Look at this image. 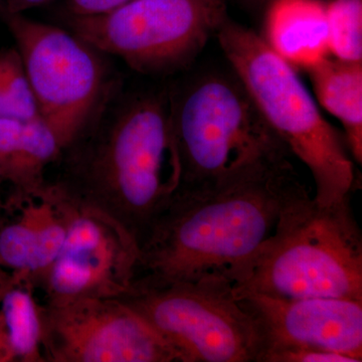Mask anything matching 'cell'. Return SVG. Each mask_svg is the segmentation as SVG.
<instances>
[{"label": "cell", "mask_w": 362, "mask_h": 362, "mask_svg": "<svg viewBox=\"0 0 362 362\" xmlns=\"http://www.w3.org/2000/svg\"><path fill=\"white\" fill-rule=\"evenodd\" d=\"M61 154L56 135L40 116L26 121L0 117V176L9 187H42Z\"/></svg>", "instance_id": "14"}, {"label": "cell", "mask_w": 362, "mask_h": 362, "mask_svg": "<svg viewBox=\"0 0 362 362\" xmlns=\"http://www.w3.org/2000/svg\"><path fill=\"white\" fill-rule=\"evenodd\" d=\"M54 182L81 206L110 216L137 247L180 187L170 97L142 93L106 103L62 151Z\"/></svg>", "instance_id": "2"}, {"label": "cell", "mask_w": 362, "mask_h": 362, "mask_svg": "<svg viewBox=\"0 0 362 362\" xmlns=\"http://www.w3.org/2000/svg\"><path fill=\"white\" fill-rule=\"evenodd\" d=\"M132 0H69L71 16H102L120 8Z\"/></svg>", "instance_id": "20"}, {"label": "cell", "mask_w": 362, "mask_h": 362, "mask_svg": "<svg viewBox=\"0 0 362 362\" xmlns=\"http://www.w3.org/2000/svg\"><path fill=\"white\" fill-rule=\"evenodd\" d=\"M40 312L45 362H180L175 350L119 298L40 301Z\"/></svg>", "instance_id": "9"}, {"label": "cell", "mask_w": 362, "mask_h": 362, "mask_svg": "<svg viewBox=\"0 0 362 362\" xmlns=\"http://www.w3.org/2000/svg\"><path fill=\"white\" fill-rule=\"evenodd\" d=\"M170 105L181 165L177 189L214 187L291 160L235 75L195 78Z\"/></svg>", "instance_id": "5"}, {"label": "cell", "mask_w": 362, "mask_h": 362, "mask_svg": "<svg viewBox=\"0 0 362 362\" xmlns=\"http://www.w3.org/2000/svg\"><path fill=\"white\" fill-rule=\"evenodd\" d=\"M261 362H357L345 354L310 347H293L274 350L263 357Z\"/></svg>", "instance_id": "19"}, {"label": "cell", "mask_w": 362, "mask_h": 362, "mask_svg": "<svg viewBox=\"0 0 362 362\" xmlns=\"http://www.w3.org/2000/svg\"><path fill=\"white\" fill-rule=\"evenodd\" d=\"M233 74L267 123L309 168L321 206L344 201L356 182L345 139L319 111L295 69L261 35L226 18L216 33Z\"/></svg>", "instance_id": "4"}, {"label": "cell", "mask_w": 362, "mask_h": 362, "mask_svg": "<svg viewBox=\"0 0 362 362\" xmlns=\"http://www.w3.org/2000/svg\"><path fill=\"white\" fill-rule=\"evenodd\" d=\"M235 297L258 331L259 362L269 352L293 347L338 352L362 361L361 300L280 298L258 293Z\"/></svg>", "instance_id": "11"}, {"label": "cell", "mask_w": 362, "mask_h": 362, "mask_svg": "<svg viewBox=\"0 0 362 362\" xmlns=\"http://www.w3.org/2000/svg\"><path fill=\"white\" fill-rule=\"evenodd\" d=\"M228 18L226 0H132L102 16L69 18L71 33L144 75L185 68Z\"/></svg>", "instance_id": "8"}, {"label": "cell", "mask_w": 362, "mask_h": 362, "mask_svg": "<svg viewBox=\"0 0 362 362\" xmlns=\"http://www.w3.org/2000/svg\"><path fill=\"white\" fill-rule=\"evenodd\" d=\"M243 1L252 6H267L271 0H243Z\"/></svg>", "instance_id": "23"}, {"label": "cell", "mask_w": 362, "mask_h": 362, "mask_svg": "<svg viewBox=\"0 0 362 362\" xmlns=\"http://www.w3.org/2000/svg\"><path fill=\"white\" fill-rule=\"evenodd\" d=\"M309 195L291 160L199 189H176L138 247L132 286L233 275Z\"/></svg>", "instance_id": "1"}, {"label": "cell", "mask_w": 362, "mask_h": 362, "mask_svg": "<svg viewBox=\"0 0 362 362\" xmlns=\"http://www.w3.org/2000/svg\"><path fill=\"white\" fill-rule=\"evenodd\" d=\"M9 277H11V273L0 267V292L4 289V287L6 286Z\"/></svg>", "instance_id": "22"}, {"label": "cell", "mask_w": 362, "mask_h": 362, "mask_svg": "<svg viewBox=\"0 0 362 362\" xmlns=\"http://www.w3.org/2000/svg\"><path fill=\"white\" fill-rule=\"evenodd\" d=\"M0 88L14 118L26 121L39 117L32 87L16 47L0 52Z\"/></svg>", "instance_id": "18"}, {"label": "cell", "mask_w": 362, "mask_h": 362, "mask_svg": "<svg viewBox=\"0 0 362 362\" xmlns=\"http://www.w3.org/2000/svg\"><path fill=\"white\" fill-rule=\"evenodd\" d=\"M119 299L175 350L180 362H259L258 331L228 279L132 286Z\"/></svg>", "instance_id": "6"}, {"label": "cell", "mask_w": 362, "mask_h": 362, "mask_svg": "<svg viewBox=\"0 0 362 362\" xmlns=\"http://www.w3.org/2000/svg\"><path fill=\"white\" fill-rule=\"evenodd\" d=\"M325 13L330 54L342 61L362 62V0H330Z\"/></svg>", "instance_id": "17"}, {"label": "cell", "mask_w": 362, "mask_h": 362, "mask_svg": "<svg viewBox=\"0 0 362 362\" xmlns=\"http://www.w3.org/2000/svg\"><path fill=\"white\" fill-rule=\"evenodd\" d=\"M138 247L110 216L76 204L58 256L35 282L45 303L81 298H121L132 284Z\"/></svg>", "instance_id": "10"}, {"label": "cell", "mask_w": 362, "mask_h": 362, "mask_svg": "<svg viewBox=\"0 0 362 362\" xmlns=\"http://www.w3.org/2000/svg\"><path fill=\"white\" fill-rule=\"evenodd\" d=\"M2 185H4V180H2L1 176H0V211H1L2 202H4V194H2Z\"/></svg>", "instance_id": "24"}, {"label": "cell", "mask_w": 362, "mask_h": 362, "mask_svg": "<svg viewBox=\"0 0 362 362\" xmlns=\"http://www.w3.org/2000/svg\"><path fill=\"white\" fill-rule=\"evenodd\" d=\"M75 211L54 180L32 190L9 187L0 211V267L35 284L61 251Z\"/></svg>", "instance_id": "12"}, {"label": "cell", "mask_w": 362, "mask_h": 362, "mask_svg": "<svg viewBox=\"0 0 362 362\" xmlns=\"http://www.w3.org/2000/svg\"><path fill=\"white\" fill-rule=\"evenodd\" d=\"M317 101L344 128L347 148L362 162V62L324 59L308 70Z\"/></svg>", "instance_id": "16"}, {"label": "cell", "mask_w": 362, "mask_h": 362, "mask_svg": "<svg viewBox=\"0 0 362 362\" xmlns=\"http://www.w3.org/2000/svg\"><path fill=\"white\" fill-rule=\"evenodd\" d=\"M261 37L286 63L308 71L330 54L325 4L271 0Z\"/></svg>", "instance_id": "13"}, {"label": "cell", "mask_w": 362, "mask_h": 362, "mask_svg": "<svg viewBox=\"0 0 362 362\" xmlns=\"http://www.w3.org/2000/svg\"><path fill=\"white\" fill-rule=\"evenodd\" d=\"M52 0H0V9L9 13H23L33 7L44 6Z\"/></svg>", "instance_id": "21"}, {"label": "cell", "mask_w": 362, "mask_h": 362, "mask_svg": "<svg viewBox=\"0 0 362 362\" xmlns=\"http://www.w3.org/2000/svg\"><path fill=\"white\" fill-rule=\"evenodd\" d=\"M32 87L39 116L62 151L82 134L108 99L103 52L77 35L0 9Z\"/></svg>", "instance_id": "7"}, {"label": "cell", "mask_w": 362, "mask_h": 362, "mask_svg": "<svg viewBox=\"0 0 362 362\" xmlns=\"http://www.w3.org/2000/svg\"><path fill=\"white\" fill-rule=\"evenodd\" d=\"M40 309L30 276L11 273L0 292V362H45Z\"/></svg>", "instance_id": "15"}, {"label": "cell", "mask_w": 362, "mask_h": 362, "mask_svg": "<svg viewBox=\"0 0 362 362\" xmlns=\"http://www.w3.org/2000/svg\"><path fill=\"white\" fill-rule=\"evenodd\" d=\"M232 285L235 295L362 301V235L350 197L330 206L310 195L293 202Z\"/></svg>", "instance_id": "3"}]
</instances>
